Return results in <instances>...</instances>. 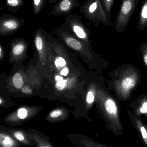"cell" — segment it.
Listing matches in <instances>:
<instances>
[{"instance_id": "e0dca14e", "label": "cell", "mask_w": 147, "mask_h": 147, "mask_svg": "<svg viewBox=\"0 0 147 147\" xmlns=\"http://www.w3.org/2000/svg\"><path fill=\"white\" fill-rule=\"evenodd\" d=\"M13 82L14 87L17 89H20L23 87L24 82L22 76L19 73H17L13 76Z\"/></svg>"}, {"instance_id": "d6986e66", "label": "cell", "mask_w": 147, "mask_h": 147, "mask_svg": "<svg viewBox=\"0 0 147 147\" xmlns=\"http://www.w3.org/2000/svg\"><path fill=\"white\" fill-rule=\"evenodd\" d=\"M55 63L57 67H63L66 66L67 64V62L62 57L57 56L55 59Z\"/></svg>"}, {"instance_id": "83f0119b", "label": "cell", "mask_w": 147, "mask_h": 147, "mask_svg": "<svg viewBox=\"0 0 147 147\" xmlns=\"http://www.w3.org/2000/svg\"><path fill=\"white\" fill-rule=\"evenodd\" d=\"M4 49L1 44H0V58L2 59L4 57Z\"/></svg>"}, {"instance_id": "7a4b0ae2", "label": "cell", "mask_w": 147, "mask_h": 147, "mask_svg": "<svg viewBox=\"0 0 147 147\" xmlns=\"http://www.w3.org/2000/svg\"><path fill=\"white\" fill-rule=\"evenodd\" d=\"M99 104L105 117L112 129L122 131L123 128L119 117V109L115 99L104 90L99 92Z\"/></svg>"}, {"instance_id": "4316f807", "label": "cell", "mask_w": 147, "mask_h": 147, "mask_svg": "<svg viewBox=\"0 0 147 147\" xmlns=\"http://www.w3.org/2000/svg\"><path fill=\"white\" fill-rule=\"evenodd\" d=\"M69 69L68 68L65 67L63 68L61 71L60 72V74L61 76H66L69 73Z\"/></svg>"}, {"instance_id": "4dcf8cb0", "label": "cell", "mask_w": 147, "mask_h": 147, "mask_svg": "<svg viewBox=\"0 0 147 147\" xmlns=\"http://www.w3.org/2000/svg\"><path fill=\"white\" fill-rule=\"evenodd\" d=\"M144 126H145V128H146V130L147 131V123H144Z\"/></svg>"}, {"instance_id": "7402d4cb", "label": "cell", "mask_w": 147, "mask_h": 147, "mask_svg": "<svg viewBox=\"0 0 147 147\" xmlns=\"http://www.w3.org/2000/svg\"><path fill=\"white\" fill-rule=\"evenodd\" d=\"M94 100V93L93 91H89L87 94L86 102L88 105H91Z\"/></svg>"}, {"instance_id": "9a60e30c", "label": "cell", "mask_w": 147, "mask_h": 147, "mask_svg": "<svg viewBox=\"0 0 147 147\" xmlns=\"http://www.w3.org/2000/svg\"><path fill=\"white\" fill-rule=\"evenodd\" d=\"M49 0H33V13L34 15L40 13Z\"/></svg>"}, {"instance_id": "ffe728a7", "label": "cell", "mask_w": 147, "mask_h": 147, "mask_svg": "<svg viewBox=\"0 0 147 147\" xmlns=\"http://www.w3.org/2000/svg\"><path fill=\"white\" fill-rule=\"evenodd\" d=\"M141 51L144 63L147 68V45L143 44L142 45Z\"/></svg>"}, {"instance_id": "ac0fdd59", "label": "cell", "mask_w": 147, "mask_h": 147, "mask_svg": "<svg viewBox=\"0 0 147 147\" xmlns=\"http://www.w3.org/2000/svg\"><path fill=\"white\" fill-rule=\"evenodd\" d=\"M104 8L108 14H110L112 7L113 5V0H102Z\"/></svg>"}, {"instance_id": "44dd1931", "label": "cell", "mask_w": 147, "mask_h": 147, "mask_svg": "<svg viewBox=\"0 0 147 147\" xmlns=\"http://www.w3.org/2000/svg\"><path fill=\"white\" fill-rule=\"evenodd\" d=\"M67 80H63L57 82L55 85V87L57 90H63L67 87Z\"/></svg>"}, {"instance_id": "484cf974", "label": "cell", "mask_w": 147, "mask_h": 147, "mask_svg": "<svg viewBox=\"0 0 147 147\" xmlns=\"http://www.w3.org/2000/svg\"><path fill=\"white\" fill-rule=\"evenodd\" d=\"M22 91L24 93L26 94H31L32 93V90L29 87L25 86L22 89Z\"/></svg>"}, {"instance_id": "8992f818", "label": "cell", "mask_w": 147, "mask_h": 147, "mask_svg": "<svg viewBox=\"0 0 147 147\" xmlns=\"http://www.w3.org/2000/svg\"><path fill=\"white\" fill-rule=\"evenodd\" d=\"M25 24L23 18L10 14H4L0 18V36H9L21 29Z\"/></svg>"}, {"instance_id": "f1b7e54d", "label": "cell", "mask_w": 147, "mask_h": 147, "mask_svg": "<svg viewBox=\"0 0 147 147\" xmlns=\"http://www.w3.org/2000/svg\"><path fill=\"white\" fill-rule=\"evenodd\" d=\"M63 80V78L60 75H57L55 77V80L57 82L60 81L62 80Z\"/></svg>"}, {"instance_id": "5bb4252c", "label": "cell", "mask_w": 147, "mask_h": 147, "mask_svg": "<svg viewBox=\"0 0 147 147\" xmlns=\"http://www.w3.org/2000/svg\"><path fill=\"white\" fill-rule=\"evenodd\" d=\"M8 9L12 12H16L24 6V0H5Z\"/></svg>"}, {"instance_id": "6da1fadb", "label": "cell", "mask_w": 147, "mask_h": 147, "mask_svg": "<svg viewBox=\"0 0 147 147\" xmlns=\"http://www.w3.org/2000/svg\"><path fill=\"white\" fill-rule=\"evenodd\" d=\"M140 80V74L136 68L129 67L124 69L120 71L117 79L113 80V88L115 93L122 99H129Z\"/></svg>"}, {"instance_id": "5b68a950", "label": "cell", "mask_w": 147, "mask_h": 147, "mask_svg": "<svg viewBox=\"0 0 147 147\" xmlns=\"http://www.w3.org/2000/svg\"><path fill=\"white\" fill-rule=\"evenodd\" d=\"M55 33L62 43L73 50L80 53L87 51L88 45L69 32L62 25L56 29Z\"/></svg>"}, {"instance_id": "30bf717a", "label": "cell", "mask_w": 147, "mask_h": 147, "mask_svg": "<svg viewBox=\"0 0 147 147\" xmlns=\"http://www.w3.org/2000/svg\"><path fill=\"white\" fill-rule=\"evenodd\" d=\"M29 42L24 38L13 39L11 42V53L13 56L18 57L25 55Z\"/></svg>"}, {"instance_id": "ba28073f", "label": "cell", "mask_w": 147, "mask_h": 147, "mask_svg": "<svg viewBox=\"0 0 147 147\" xmlns=\"http://www.w3.org/2000/svg\"><path fill=\"white\" fill-rule=\"evenodd\" d=\"M50 35L43 28H40L35 32L34 43L40 58L45 60L48 51V41Z\"/></svg>"}, {"instance_id": "2e32d148", "label": "cell", "mask_w": 147, "mask_h": 147, "mask_svg": "<svg viewBox=\"0 0 147 147\" xmlns=\"http://www.w3.org/2000/svg\"><path fill=\"white\" fill-rule=\"evenodd\" d=\"M0 143L3 147H11L14 145L15 142L11 137L1 133L0 134Z\"/></svg>"}, {"instance_id": "8fae6325", "label": "cell", "mask_w": 147, "mask_h": 147, "mask_svg": "<svg viewBox=\"0 0 147 147\" xmlns=\"http://www.w3.org/2000/svg\"><path fill=\"white\" fill-rule=\"evenodd\" d=\"M128 113L130 118L133 126L142 137V139L145 145L147 146V131L144 124V123L140 119L139 117L133 114L130 111L128 112Z\"/></svg>"}, {"instance_id": "603a6c76", "label": "cell", "mask_w": 147, "mask_h": 147, "mask_svg": "<svg viewBox=\"0 0 147 147\" xmlns=\"http://www.w3.org/2000/svg\"><path fill=\"white\" fill-rule=\"evenodd\" d=\"M18 115L20 118L24 119L27 117L28 113L25 108H21L18 111Z\"/></svg>"}, {"instance_id": "d4e9b609", "label": "cell", "mask_w": 147, "mask_h": 147, "mask_svg": "<svg viewBox=\"0 0 147 147\" xmlns=\"http://www.w3.org/2000/svg\"><path fill=\"white\" fill-rule=\"evenodd\" d=\"M63 113L61 110H55L52 111L50 114V116L51 118H55L61 116L62 114Z\"/></svg>"}, {"instance_id": "9c48e42d", "label": "cell", "mask_w": 147, "mask_h": 147, "mask_svg": "<svg viewBox=\"0 0 147 147\" xmlns=\"http://www.w3.org/2000/svg\"><path fill=\"white\" fill-rule=\"evenodd\" d=\"M79 5L77 0H59L51 11L53 16L68 15Z\"/></svg>"}, {"instance_id": "7c38bea8", "label": "cell", "mask_w": 147, "mask_h": 147, "mask_svg": "<svg viewBox=\"0 0 147 147\" xmlns=\"http://www.w3.org/2000/svg\"><path fill=\"white\" fill-rule=\"evenodd\" d=\"M135 114L138 117L144 115L147 119V96H142L132 104Z\"/></svg>"}, {"instance_id": "4fadbf2b", "label": "cell", "mask_w": 147, "mask_h": 147, "mask_svg": "<svg viewBox=\"0 0 147 147\" xmlns=\"http://www.w3.org/2000/svg\"><path fill=\"white\" fill-rule=\"evenodd\" d=\"M147 26V0H145L140 13L138 29L141 30Z\"/></svg>"}, {"instance_id": "1f68e13d", "label": "cell", "mask_w": 147, "mask_h": 147, "mask_svg": "<svg viewBox=\"0 0 147 147\" xmlns=\"http://www.w3.org/2000/svg\"><path fill=\"white\" fill-rule=\"evenodd\" d=\"M2 99H0V104H2Z\"/></svg>"}, {"instance_id": "52a82bcc", "label": "cell", "mask_w": 147, "mask_h": 147, "mask_svg": "<svg viewBox=\"0 0 147 147\" xmlns=\"http://www.w3.org/2000/svg\"><path fill=\"white\" fill-rule=\"evenodd\" d=\"M138 0H123L116 23L118 32H123L129 22Z\"/></svg>"}, {"instance_id": "f546056e", "label": "cell", "mask_w": 147, "mask_h": 147, "mask_svg": "<svg viewBox=\"0 0 147 147\" xmlns=\"http://www.w3.org/2000/svg\"><path fill=\"white\" fill-rule=\"evenodd\" d=\"M59 0H49V2L51 4H55V2H57Z\"/></svg>"}, {"instance_id": "3957f363", "label": "cell", "mask_w": 147, "mask_h": 147, "mask_svg": "<svg viewBox=\"0 0 147 147\" xmlns=\"http://www.w3.org/2000/svg\"><path fill=\"white\" fill-rule=\"evenodd\" d=\"M62 26L69 32L89 46L91 32L83 24L81 17L77 14H69Z\"/></svg>"}, {"instance_id": "277c9868", "label": "cell", "mask_w": 147, "mask_h": 147, "mask_svg": "<svg viewBox=\"0 0 147 147\" xmlns=\"http://www.w3.org/2000/svg\"><path fill=\"white\" fill-rule=\"evenodd\" d=\"M80 12L86 18L93 22L102 23L106 25L109 24L101 0H88L81 6Z\"/></svg>"}, {"instance_id": "cb8c5ba5", "label": "cell", "mask_w": 147, "mask_h": 147, "mask_svg": "<svg viewBox=\"0 0 147 147\" xmlns=\"http://www.w3.org/2000/svg\"><path fill=\"white\" fill-rule=\"evenodd\" d=\"M13 136L17 140H19L20 142H23V141H24V134L20 131H16L13 134Z\"/></svg>"}]
</instances>
